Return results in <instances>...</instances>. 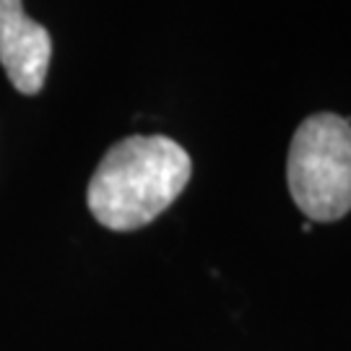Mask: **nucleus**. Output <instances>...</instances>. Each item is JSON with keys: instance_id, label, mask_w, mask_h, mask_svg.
<instances>
[{"instance_id": "obj_1", "label": "nucleus", "mask_w": 351, "mask_h": 351, "mask_svg": "<svg viewBox=\"0 0 351 351\" xmlns=\"http://www.w3.org/2000/svg\"><path fill=\"white\" fill-rule=\"evenodd\" d=\"M193 172L188 151L167 136H130L101 156L88 182L94 219L114 232L151 224L185 190Z\"/></svg>"}, {"instance_id": "obj_2", "label": "nucleus", "mask_w": 351, "mask_h": 351, "mask_svg": "<svg viewBox=\"0 0 351 351\" xmlns=\"http://www.w3.org/2000/svg\"><path fill=\"white\" fill-rule=\"evenodd\" d=\"M289 193L307 219L336 221L351 211V123L310 114L294 133L287 162Z\"/></svg>"}, {"instance_id": "obj_3", "label": "nucleus", "mask_w": 351, "mask_h": 351, "mask_svg": "<svg viewBox=\"0 0 351 351\" xmlns=\"http://www.w3.org/2000/svg\"><path fill=\"white\" fill-rule=\"evenodd\" d=\"M50 55V34L26 16L24 3L0 0V63L16 91L29 97L42 91Z\"/></svg>"}]
</instances>
